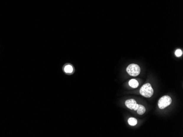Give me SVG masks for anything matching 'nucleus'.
<instances>
[{"instance_id": "obj_6", "label": "nucleus", "mask_w": 183, "mask_h": 137, "mask_svg": "<svg viewBox=\"0 0 183 137\" xmlns=\"http://www.w3.org/2000/svg\"><path fill=\"white\" fill-rule=\"evenodd\" d=\"M138 114L139 115H142L145 113L146 111L145 108L142 105H139L138 108L137 110Z\"/></svg>"}, {"instance_id": "obj_2", "label": "nucleus", "mask_w": 183, "mask_h": 137, "mask_svg": "<svg viewBox=\"0 0 183 137\" xmlns=\"http://www.w3.org/2000/svg\"><path fill=\"white\" fill-rule=\"evenodd\" d=\"M127 73L131 76L136 77L138 75L140 72V68L138 65L136 64H131L127 68Z\"/></svg>"}, {"instance_id": "obj_8", "label": "nucleus", "mask_w": 183, "mask_h": 137, "mask_svg": "<svg viewBox=\"0 0 183 137\" xmlns=\"http://www.w3.org/2000/svg\"><path fill=\"white\" fill-rule=\"evenodd\" d=\"M64 71L67 73H71L73 71V68L70 65H67L64 68Z\"/></svg>"}, {"instance_id": "obj_1", "label": "nucleus", "mask_w": 183, "mask_h": 137, "mask_svg": "<svg viewBox=\"0 0 183 137\" xmlns=\"http://www.w3.org/2000/svg\"><path fill=\"white\" fill-rule=\"evenodd\" d=\"M140 94L145 97L149 98L153 96V90L151 87V84L147 83L142 86L140 90Z\"/></svg>"}, {"instance_id": "obj_5", "label": "nucleus", "mask_w": 183, "mask_h": 137, "mask_svg": "<svg viewBox=\"0 0 183 137\" xmlns=\"http://www.w3.org/2000/svg\"><path fill=\"white\" fill-rule=\"evenodd\" d=\"M129 85L132 88H137L139 86V83L137 80L133 79L129 80Z\"/></svg>"}, {"instance_id": "obj_9", "label": "nucleus", "mask_w": 183, "mask_h": 137, "mask_svg": "<svg viewBox=\"0 0 183 137\" xmlns=\"http://www.w3.org/2000/svg\"><path fill=\"white\" fill-rule=\"evenodd\" d=\"M175 54L177 57H180L183 54V52L180 50V49H177L175 52Z\"/></svg>"}, {"instance_id": "obj_3", "label": "nucleus", "mask_w": 183, "mask_h": 137, "mask_svg": "<svg viewBox=\"0 0 183 137\" xmlns=\"http://www.w3.org/2000/svg\"><path fill=\"white\" fill-rule=\"evenodd\" d=\"M172 103L171 98L168 96H164L162 97L158 100V105L161 109H163L169 106Z\"/></svg>"}, {"instance_id": "obj_7", "label": "nucleus", "mask_w": 183, "mask_h": 137, "mask_svg": "<svg viewBox=\"0 0 183 137\" xmlns=\"http://www.w3.org/2000/svg\"><path fill=\"white\" fill-rule=\"evenodd\" d=\"M128 122L131 126H135L137 124V120L133 118H131L128 119Z\"/></svg>"}, {"instance_id": "obj_4", "label": "nucleus", "mask_w": 183, "mask_h": 137, "mask_svg": "<svg viewBox=\"0 0 183 137\" xmlns=\"http://www.w3.org/2000/svg\"><path fill=\"white\" fill-rule=\"evenodd\" d=\"M125 105L127 108L131 110H134L136 111L138 108L139 104L137 103L136 101L133 99H130L125 102Z\"/></svg>"}]
</instances>
